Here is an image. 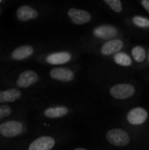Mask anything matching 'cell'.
Instances as JSON below:
<instances>
[{
  "instance_id": "cell-18",
  "label": "cell",
  "mask_w": 149,
  "mask_h": 150,
  "mask_svg": "<svg viewBox=\"0 0 149 150\" xmlns=\"http://www.w3.org/2000/svg\"><path fill=\"white\" fill-rule=\"evenodd\" d=\"M105 3L115 12H121L123 10L122 2L120 0H105Z\"/></svg>"
},
{
  "instance_id": "cell-16",
  "label": "cell",
  "mask_w": 149,
  "mask_h": 150,
  "mask_svg": "<svg viewBox=\"0 0 149 150\" xmlns=\"http://www.w3.org/2000/svg\"><path fill=\"white\" fill-rule=\"evenodd\" d=\"M114 60H115L116 63L120 65V66L128 67V66H131L133 64V61H132L131 57L125 53L116 54L114 56Z\"/></svg>"
},
{
  "instance_id": "cell-3",
  "label": "cell",
  "mask_w": 149,
  "mask_h": 150,
  "mask_svg": "<svg viewBox=\"0 0 149 150\" xmlns=\"http://www.w3.org/2000/svg\"><path fill=\"white\" fill-rule=\"evenodd\" d=\"M40 81V74L31 69H19L14 66L9 73L1 80V87H11L22 91H30L36 87Z\"/></svg>"
},
{
  "instance_id": "cell-13",
  "label": "cell",
  "mask_w": 149,
  "mask_h": 150,
  "mask_svg": "<svg viewBox=\"0 0 149 150\" xmlns=\"http://www.w3.org/2000/svg\"><path fill=\"white\" fill-rule=\"evenodd\" d=\"M68 109L66 106H49L41 112L42 116L48 120H54L64 117L68 114Z\"/></svg>"
},
{
  "instance_id": "cell-15",
  "label": "cell",
  "mask_w": 149,
  "mask_h": 150,
  "mask_svg": "<svg viewBox=\"0 0 149 150\" xmlns=\"http://www.w3.org/2000/svg\"><path fill=\"white\" fill-rule=\"evenodd\" d=\"M94 35L99 39H111L115 37L118 34V30L116 27L114 26H111V25H101L97 27L94 32H93Z\"/></svg>"
},
{
  "instance_id": "cell-4",
  "label": "cell",
  "mask_w": 149,
  "mask_h": 150,
  "mask_svg": "<svg viewBox=\"0 0 149 150\" xmlns=\"http://www.w3.org/2000/svg\"><path fill=\"white\" fill-rule=\"evenodd\" d=\"M29 98L30 91L0 86V105H27L26 103L29 100Z\"/></svg>"
},
{
  "instance_id": "cell-6",
  "label": "cell",
  "mask_w": 149,
  "mask_h": 150,
  "mask_svg": "<svg viewBox=\"0 0 149 150\" xmlns=\"http://www.w3.org/2000/svg\"><path fill=\"white\" fill-rule=\"evenodd\" d=\"M107 141L113 146L125 147L130 142L129 134L123 129L114 128L111 129L106 133Z\"/></svg>"
},
{
  "instance_id": "cell-7",
  "label": "cell",
  "mask_w": 149,
  "mask_h": 150,
  "mask_svg": "<svg viewBox=\"0 0 149 150\" xmlns=\"http://www.w3.org/2000/svg\"><path fill=\"white\" fill-rule=\"evenodd\" d=\"M27 105H0V123L12 117L25 115V113L27 112Z\"/></svg>"
},
{
  "instance_id": "cell-22",
  "label": "cell",
  "mask_w": 149,
  "mask_h": 150,
  "mask_svg": "<svg viewBox=\"0 0 149 150\" xmlns=\"http://www.w3.org/2000/svg\"><path fill=\"white\" fill-rule=\"evenodd\" d=\"M10 40H6V39H0V53L2 52V50L4 49V47L6 46V44Z\"/></svg>"
},
{
  "instance_id": "cell-9",
  "label": "cell",
  "mask_w": 149,
  "mask_h": 150,
  "mask_svg": "<svg viewBox=\"0 0 149 150\" xmlns=\"http://www.w3.org/2000/svg\"><path fill=\"white\" fill-rule=\"evenodd\" d=\"M68 15L71 21L76 25H83L91 20V15L89 11L77 9V8H70L68 11Z\"/></svg>"
},
{
  "instance_id": "cell-25",
  "label": "cell",
  "mask_w": 149,
  "mask_h": 150,
  "mask_svg": "<svg viewBox=\"0 0 149 150\" xmlns=\"http://www.w3.org/2000/svg\"><path fill=\"white\" fill-rule=\"evenodd\" d=\"M0 150H5V149H4V147H2V146L0 145Z\"/></svg>"
},
{
  "instance_id": "cell-19",
  "label": "cell",
  "mask_w": 149,
  "mask_h": 150,
  "mask_svg": "<svg viewBox=\"0 0 149 150\" xmlns=\"http://www.w3.org/2000/svg\"><path fill=\"white\" fill-rule=\"evenodd\" d=\"M133 23L142 28H148L149 27V19L141 17V16H135L133 18Z\"/></svg>"
},
{
  "instance_id": "cell-12",
  "label": "cell",
  "mask_w": 149,
  "mask_h": 150,
  "mask_svg": "<svg viewBox=\"0 0 149 150\" xmlns=\"http://www.w3.org/2000/svg\"><path fill=\"white\" fill-rule=\"evenodd\" d=\"M71 60V54L68 52H54L50 53L44 57L46 63L50 65H61L68 62Z\"/></svg>"
},
{
  "instance_id": "cell-1",
  "label": "cell",
  "mask_w": 149,
  "mask_h": 150,
  "mask_svg": "<svg viewBox=\"0 0 149 150\" xmlns=\"http://www.w3.org/2000/svg\"><path fill=\"white\" fill-rule=\"evenodd\" d=\"M30 135V126L25 115L10 118L0 123V145L5 150L25 141Z\"/></svg>"
},
{
  "instance_id": "cell-8",
  "label": "cell",
  "mask_w": 149,
  "mask_h": 150,
  "mask_svg": "<svg viewBox=\"0 0 149 150\" xmlns=\"http://www.w3.org/2000/svg\"><path fill=\"white\" fill-rule=\"evenodd\" d=\"M135 88L129 83H118L110 89V94L116 99H126L133 96Z\"/></svg>"
},
{
  "instance_id": "cell-5",
  "label": "cell",
  "mask_w": 149,
  "mask_h": 150,
  "mask_svg": "<svg viewBox=\"0 0 149 150\" xmlns=\"http://www.w3.org/2000/svg\"><path fill=\"white\" fill-rule=\"evenodd\" d=\"M40 14V11L37 7L30 4H21L14 9L13 18L17 23L25 25L37 20Z\"/></svg>"
},
{
  "instance_id": "cell-11",
  "label": "cell",
  "mask_w": 149,
  "mask_h": 150,
  "mask_svg": "<svg viewBox=\"0 0 149 150\" xmlns=\"http://www.w3.org/2000/svg\"><path fill=\"white\" fill-rule=\"evenodd\" d=\"M148 113L142 107H136L132 109L127 114V120L132 125H141L148 120Z\"/></svg>"
},
{
  "instance_id": "cell-27",
  "label": "cell",
  "mask_w": 149,
  "mask_h": 150,
  "mask_svg": "<svg viewBox=\"0 0 149 150\" xmlns=\"http://www.w3.org/2000/svg\"><path fill=\"white\" fill-rule=\"evenodd\" d=\"M148 62H149V54H148Z\"/></svg>"
},
{
  "instance_id": "cell-17",
  "label": "cell",
  "mask_w": 149,
  "mask_h": 150,
  "mask_svg": "<svg viewBox=\"0 0 149 150\" xmlns=\"http://www.w3.org/2000/svg\"><path fill=\"white\" fill-rule=\"evenodd\" d=\"M132 54L137 62H143L147 57V53L145 48L141 46H137L133 47L132 50Z\"/></svg>"
},
{
  "instance_id": "cell-20",
  "label": "cell",
  "mask_w": 149,
  "mask_h": 150,
  "mask_svg": "<svg viewBox=\"0 0 149 150\" xmlns=\"http://www.w3.org/2000/svg\"><path fill=\"white\" fill-rule=\"evenodd\" d=\"M13 67H14V66L0 64V82H1V80L9 73V71H10Z\"/></svg>"
},
{
  "instance_id": "cell-23",
  "label": "cell",
  "mask_w": 149,
  "mask_h": 150,
  "mask_svg": "<svg viewBox=\"0 0 149 150\" xmlns=\"http://www.w3.org/2000/svg\"><path fill=\"white\" fill-rule=\"evenodd\" d=\"M141 5L146 9V11L149 13V0H142L141 2Z\"/></svg>"
},
{
  "instance_id": "cell-26",
  "label": "cell",
  "mask_w": 149,
  "mask_h": 150,
  "mask_svg": "<svg viewBox=\"0 0 149 150\" xmlns=\"http://www.w3.org/2000/svg\"><path fill=\"white\" fill-rule=\"evenodd\" d=\"M3 11H4V10H0V14H1L2 12H3Z\"/></svg>"
},
{
  "instance_id": "cell-14",
  "label": "cell",
  "mask_w": 149,
  "mask_h": 150,
  "mask_svg": "<svg viewBox=\"0 0 149 150\" xmlns=\"http://www.w3.org/2000/svg\"><path fill=\"white\" fill-rule=\"evenodd\" d=\"M123 42L120 40H112L105 42L101 47V53L105 55H111L113 54H118L123 48Z\"/></svg>"
},
{
  "instance_id": "cell-10",
  "label": "cell",
  "mask_w": 149,
  "mask_h": 150,
  "mask_svg": "<svg viewBox=\"0 0 149 150\" xmlns=\"http://www.w3.org/2000/svg\"><path fill=\"white\" fill-rule=\"evenodd\" d=\"M49 77L59 82H71L75 78V74L71 69L65 68H54L49 71Z\"/></svg>"
},
{
  "instance_id": "cell-24",
  "label": "cell",
  "mask_w": 149,
  "mask_h": 150,
  "mask_svg": "<svg viewBox=\"0 0 149 150\" xmlns=\"http://www.w3.org/2000/svg\"><path fill=\"white\" fill-rule=\"evenodd\" d=\"M75 150H87L86 149H83V148H77V149H76Z\"/></svg>"
},
{
  "instance_id": "cell-2",
  "label": "cell",
  "mask_w": 149,
  "mask_h": 150,
  "mask_svg": "<svg viewBox=\"0 0 149 150\" xmlns=\"http://www.w3.org/2000/svg\"><path fill=\"white\" fill-rule=\"evenodd\" d=\"M38 49L33 44L10 40L0 53V64L18 66L36 55Z\"/></svg>"
},
{
  "instance_id": "cell-21",
  "label": "cell",
  "mask_w": 149,
  "mask_h": 150,
  "mask_svg": "<svg viewBox=\"0 0 149 150\" xmlns=\"http://www.w3.org/2000/svg\"><path fill=\"white\" fill-rule=\"evenodd\" d=\"M11 4V0H0V10H4Z\"/></svg>"
}]
</instances>
